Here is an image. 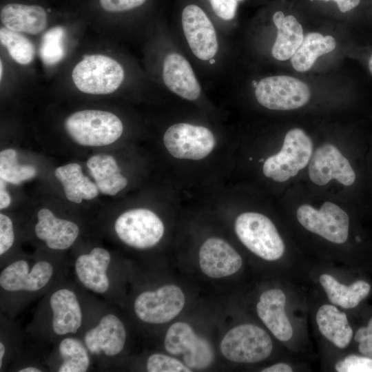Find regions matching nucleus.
Instances as JSON below:
<instances>
[{
	"mask_svg": "<svg viewBox=\"0 0 372 372\" xmlns=\"http://www.w3.org/2000/svg\"><path fill=\"white\" fill-rule=\"evenodd\" d=\"M165 350L172 355L182 354L184 364L191 369H204L214 361L210 343L196 335L187 323L177 322L168 329L164 340Z\"/></svg>",
	"mask_w": 372,
	"mask_h": 372,
	"instance_id": "11",
	"label": "nucleus"
},
{
	"mask_svg": "<svg viewBox=\"0 0 372 372\" xmlns=\"http://www.w3.org/2000/svg\"><path fill=\"white\" fill-rule=\"evenodd\" d=\"M240 254L226 241L218 238H208L199 251V265L208 277L220 278L231 276L241 267Z\"/></svg>",
	"mask_w": 372,
	"mask_h": 372,
	"instance_id": "17",
	"label": "nucleus"
},
{
	"mask_svg": "<svg viewBox=\"0 0 372 372\" xmlns=\"http://www.w3.org/2000/svg\"><path fill=\"white\" fill-rule=\"evenodd\" d=\"M338 372H372V358L350 355L335 365Z\"/></svg>",
	"mask_w": 372,
	"mask_h": 372,
	"instance_id": "34",
	"label": "nucleus"
},
{
	"mask_svg": "<svg viewBox=\"0 0 372 372\" xmlns=\"http://www.w3.org/2000/svg\"><path fill=\"white\" fill-rule=\"evenodd\" d=\"M3 26L12 31L30 34L42 32L48 25V15L41 6L12 3L0 12Z\"/></svg>",
	"mask_w": 372,
	"mask_h": 372,
	"instance_id": "22",
	"label": "nucleus"
},
{
	"mask_svg": "<svg viewBox=\"0 0 372 372\" xmlns=\"http://www.w3.org/2000/svg\"><path fill=\"white\" fill-rule=\"evenodd\" d=\"M161 76L169 91L185 100L196 101L201 95V85L194 69L180 52L166 53L162 61Z\"/></svg>",
	"mask_w": 372,
	"mask_h": 372,
	"instance_id": "15",
	"label": "nucleus"
},
{
	"mask_svg": "<svg viewBox=\"0 0 372 372\" xmlns=\"http://www.w3.org/2000/svg\"><path fill=\"white\" fill-rule=\"evenodd\" d=\"M313 154V142L300 128L290 130L285 135L281 150L264 162L265 176L285 182L297 175L309 163Z\"/></svg>",
	"mask_w": 372,
	"mask_h": 372,
	"instance_id": "4",
	"label": "nucleus"
},
{
	"mask_svg": "<svg viewBox=\"0 0 372 372\" xmlns=\"http://www.w3.org/2000/svg\"><path fill=\"white\" fill-rule=\"evenodd\" d=\"M58 351L61 362L59 372H85L90 365V352L79 340L72 337L63 338L59 344Z\"/></svg>",
	"mask_w": 372,
	"mask_h": 372,
	"instance_id": "29",
	"label": "nucleus"
},
{
	"mask_svg": "<svg viewBox=\"0 0 372 372\" xmlns=\"http://www.w3.org/2000/svg\"><path fill=\"white\" fill-rule=\"evenodd\" d=\"M297 218L306 229L330 242L342 244L347 240L349 216L331 202L324 203L320 209L309 205H302L297 210Z\"/></svg>",
	"mask_w": 372,
	"mask_h": 372,
	"instance_id": "12",
	"label": "nucleus"
},
{
	"mask_svg": "<svg viewBox=\"0 0 372 372\" xmlns=\"http://www.w3.org/2000/svg\"><path fill=\"white\" fill-rule=\"evenodd\" d=\"M147 0H99L102 8L110 12L129 11L143 5Z\"/></svg>",
	"mask_w": 372,
	"mask_h": 372,
	"instance_id": "38",
	"label": "nucleus"
},
{
	"mask_svg": "<svg viewBox=\"0 0 372 372\" xmlns=\"http://www.w3.org/2000/svg\"><path fill=\"white\" fill-rule=\"evenodd\" d=\"M34 232L48 248L65 250L74 243L80 230L74 222L58 218L49 209L42 208L37 213Z\"/></svg>",
	"mask_w": 372,
	"mask_h": 372,
	"instance_id": "20",
	"label": "nucleus"
},
{
	"mask_svg": "<svg viewBox=\"0 0 372 372\" xmlns=\"http://www.w3.org/2000/svg\"><path fill=\"white\" fill-rule=\"evenodd\" d=\"M235 231L242 243L266 260H276L284 254L285 245L271 220L259 213L245 212L235 222Z\"/></svg>",
	"mask_w": 372,
	"mask_h": 372,
	"instance_id": "3",
	"label": "nucleus"
},
{
	"mask_svg": "<svg viewBox=\"0 0 372 372\" xmlns=\"http://www.w3.org/2000/svg\"><path fill=\"white\" fill-rule=\"evenodd\" d=\"M118 238L127 245L145 249L154 247L164 234L160 218L147 209H132L121 214L114 225Z\"/></svg>",
	"mask_w": 372,
	"mask_h": 372,
	"instance_id": "8",
	"label": "nucleus"
},
{
	"mask_svg": "<svg viewBox=\"0 0 372 372\" xmlns=\"http://www.w3.org/2000/svg\"><path fill=\"white\" fill-rule=\"evenodd\" d=\"M354 339L359 343V351L363 355L372 358V318L367 327H361L356 331Z\"/></svg>",
	"mask_w": 372,
	"mask_h": 372,
	"instance_id": "37",
	"label": "nucleus"
},
{
	"mask_svg": "<svg viewBox=\"0 0 372 372\" xmlns=\"http://www.w3.org/2000/svg\"><path fill=\"white\" fill-rule=\"evenodd\" d=\"M64 127L75 143L88 147L110 145L123 131V123L116 114L99 110L75 112L67 117Z\"/></svg>",
	"mask_w": 372,
	"mask_h": 372,
	"instance_id": "1",
	"label": "nucleus"
},
{
	"mask_svg": "<svg viewBox=\"0 0 372 372\" xmlns=\"http://www.w3.org/2000/svg\"><path fill=\"white\" fill-rule=\"evenodd\" d=\"M180 25L186 43L195 58L205 63L216 57L219 51L216 29L200 6L195 3L185 6Z\"/></svg>",
	"mask_w": 372,
	"mask_h": 372,
	"instance_id": "5",
	"label": "nucleus"
},
{
	"mask_svg": "<svg viewBox=\"0 0 372 372\" xmlns=\"http://www.w3.org/2000/svg\"><path fill=\"white\" fill-rule=\"evenodd\" d=\"M125 71L114 59L100 54L84 56L74 68L72 81L81 92L90 94H108L123 83Z\"/></svg>",
	"mask_w": 372,
	"mask_h": 372,
	"instance_id": "2",
	"label": "nucleus"
},
{
	"mask_svg": "<svg viewBox=\"0 0 372 372\" xmlns=\"http://www.w3.org/2000/svg\"><path fill=\"white\" fill-rule=\"evenodd\" d=\"M0 41L10 57L17 63L26 65L30 64L34 60V46L21 33L3 26L0 29Z\"/></svg>",
	"mask_w": 372,
	"mask_h": 372,
	"instance_id": "30",
	"label": "nucleus"
},
{
	"mask_svg": "<svg viewBox=\"0 0 372 372\" xmlns=\"http://www.w3.org/2000/svg\"><path fill=\"white\" fill-rule=\"evenodd\" d=\"M310 96V89L305 83L289 76H267L255 85L257 101L270 110L299 108L308 103Z\"/></svg>",
	"mask_w": 372,
	"mask_h": 372,
	"instance_id": "7",
	"label": "nucleus"
},
{
	"mask_svg": "<svg viewBox=\"0 0 372 372\" xmlns=\"http://www.w3.org/2000/svg\"><path fill=\"white\" fill-rule=\"evenodd\" d=\"M316 322L320 333L337 347L345 348L351 342L353 330L347 315L335 306H321L316 313Z\"/></svg>",
	"mask_w": 372,
	"mask_h": 372,
	"instance_id": "26",
	"label": "nucleus"
},
{
	"mask_svg": "<svg viewBox=\"0 0 372 372\" xmlns=\"http://www.w3.org/2000/svg\"><path fill=\"white\" fill-rule=\"evenodd\" d=\"M163 143L169 153L175 158L200 160L213 150L215 138L205 127L178 123L167 129Z\"/></svg>",
	"mask_w": 372,
	"mask_h": 372,
	"instance_id": "10",
	"label": "nucleus"
},
{
	"mask_svg": "<svg viewBox=\"0 0 372 372\" xmlns=\"http://www.w3.org/2000/svg\"><path fill=\"white\" fill-rule=\"evenodd\" d=\"M11 203V198L6 189V181L1 179L0 181V209L7 208Z\"/></svg>",
	"mask_w": 372,
	"mask_h": 372,
	"instance_id": "39",
	"label": "nucleus"
},
{
	"mask_svg": "<svg viewBox=\"0 0 372 372\" xmlns=\"http://www.w3.org/2000/svg\"><path fill=\"white\" fill-rule=\"evenodd\" d=\"M273 21L277 28V36L271 54L277 60L285 61L293 56L302 43V27L293 16L285 17L281 11L273 14Z\"/></svg>",
	"mask_w": 372,
	"mask_h": 372,
	"instance_id": "23",
	"label": "nucleus"
},
{
	"mask_svg": "<svg viewBox=\"0 0 372 372\" xmlns=\"http://www.w3.org/2000/svg\"><path fill=\"white\" fill-rule=\"evenodd\" d=\"M309 176L318 185H324L335 179L344 185H351L355 174L349 161L333 145L325 143L312 154L309 164Z\"/></svg>",
	"mask_w": 372,
	"mask_h": 372,
	"instance_id": "14",
	"label": "nucleus"
},
{
	"mask_svg": "<svg viewBox=\"0 0 372 372\" xmlns=\"http://www.w3.org/2000/svg\"><path fill=\"white\" fill-rule=\"evenodd\" d=\"M111 260L110 252L100 247L93 248L88 254L80 255L74 262L78 280L92 292L107 293L110 286L107 272Z\"/></svg>",
	"mask_w": 372,
	"mask_h": 372,
	"instance_id": "19",
	"label": "nucleus"
},
{
	"mask_svg": "<svg viewBox=\"0 0 372 372\" xmlns=\"http://www.w3.org/2000/svg\"><path fill=\"white\" fill-rule=\"evenodd\" d=\"M185 298L176 285H167L141 293L134 302V311L141 321L163 324L174 319L184 307Z\"/></svg>",
	"mask_w": 372,
	"mask_h": 372,
	"instance_id": "9",
	"label": "nucleus"
},
{
	"mask_svg": "<svg viewBox=\"0 0 372 372\" xmlns=\"http://www.w3.org/2000/svg\"><path fill=\"white\" fill-rule=\"evenodd\" d=\"M320 282L329 301L344 309L354 308L369 293L370 285L364 280H357L349 286L340 283L329 274H322Z\"/></svg>",
	"mask_w": 372,
	"mask_h": 372,
	"instance_id": "27",
	"label": "nucleus"
},
{
	"mask_svg": "<svg viewBox=\"0 0 372 372\" xmlns=\"http://www.w3.org/2000/svg\"><path fill=\"white\" fill-rule=\"evenodd\" d=\"M86 165L101 193L114 196L126 187L127 179L120 173L112 156L106 154L94 155L87 161Z\"/></svg>",
	"mask_w": 372,
	"mask_h": 372,
	"instance_id": "24",
	"label": "nucleus"
},
{
	"mask_svg": "<svg viewBox=\"0 0 372 372\" xmlns=\"http://www.w3.org/2000/svg\"><path fill=\"white\" fill-rule=\"evenodd\" d=\"M52 312L51 327L59 336L76 333L83 324V312L74 291L61 287L55 290L49 299Z\"/></svg>",
	"mask_w": 372,
	"mask_h": 372,
	"instance_id": "18",
	"label": "nucleus"
},
{
	"mask_svg": "<svg viewBox=\"0 0 372 372\" xmlns=\"http://www.w3.org/2000/svg\"><path fill=\"white\" fill-rule=\"evenodd\" d=\"M286 297L278 289L264 291L256 305L258 316L279 340L287 341L293 335L291 322L285 311Z\"/></svg>",
	"mask_w": 372,
	"mask_h": 372,
	"instance_id": "21",
	"label": "nucleus"
},
{
	"mask_svg": "<svg viewBox=\"0 0 372 372\" xmlns=\"http://www.w3.org/2000/svg\"><path fill=\"white\" fill-rule=\"evenodd\" d=\"M335 45V40L332 36H323L318 32L307 33L291 57L292 66L298 72H306L312 67L318 56L333 51Z\"/></svg>",
	"mask_w": 372,
	"mask_h": 372,
	"instance_id": "28",
	"label": "nucleus"
},
{
	"mask_svg": "<svg viewBox=\"0 0 372 372\" xmlns=\"http://www.w3.org/2000/svg\"><path fill=\"white\" fill-rule=\"evenodd\" d=\"M126 330L121 319L114 313L103 316L96 326L87 330L83 342L90 354L114 357L123 351Z\"/></svg>",
	"mask_w": 372,
	"mask_h": 372,
	"instance_id": "16",
	"label": "nucleus"
},
{
	"mask_svg": "<svg viewBox=\"0 0 372 372\" xmlns=\"http://www.w3.org/2000/svg\"><path fill=\"white\" fill-rule=\"evenodd\" d=\"M54 175L61 183L67 199L72 203H81L83 200H92L99 194L96 183L83 175L78 163L58 167Z\"/></svg>",
	"mask_w": 372,
	"mask_h": 372,
	"instance_id": "25",
	"label": "nucleus"
},
{
	"mask_svg": "<svg viewBox=\"0 0 372 372\" xmlns=\"http://www.w3.org/2000/svg\"><path fill=\"white\" fill-rule=\"evenodd\" d=\"M214 14L220 19L230 21L235 17L237 0H208Z\"/></svg>",
	"mask_w": 372,
	"mask_h": 372,
	"instance_id": "36",
	"label": "nucleus"
},
{
	"mask_svg": "<svg viewBox=\"0 0 372 372\" xmlns=\"http://www.w3.org/2000/svg\"><path fill=\"white\" fill-rule=\"evenodd\" d=\"M6 353V347L2 340L0 342V369H2L4 358Z\"/></svg>",
	"mask_w": 372,
	"mask_h": 372,
	"instance_id": "42",
	"label": "nucleus"
},
{
	"mask_svg": "<svg viewBox=\"0 0 372 372\" xmlns=\"http://www.w3.org/2000/svg\"><path fill=\"white\" fill-rule=\"evenodd\" d=\"M369 68L370 72L372 74V55H371V56L370 58V60H369Z\"/></svg>",
	"mask_w": 372,
	"mask_h": 372,
	"instance_id": "45",
	"label": "nucleus"
},
{
	"mask_svg": "<svg viewBox=\"0 0 372 372\" xmlns=\"http://www.w3.org/2000/svg\"><path fill=\"white\" fill-rule=\"evenodd\" d=\"M292 368L285 363H278L262 370V372H291Z\"/></svg>",
	"mask_w": 372,
	"mask_h": 372,
	"instance_id": "41",
	"label": "nucleus"
},
{
	"mask_svg": "<svg viewBox=\"0 0 372 372\" xmlns=\"http://www.w3.org/2000/svg\"><path fill=\"white\" fill-rule=\"evenodd\" d=\"M149 372H190L192 369L179 360L162 353L152 354L147 360Z\"/></svg>",
	"mask_w": 372,
	"mask_h": 372,
	"instance_id": "33",
	"label": "nucleus"
},
{
	"mask_svg": "<svg viewBox=\"0 0 372 372\" xmlns=\"http://www.w3.org/2000/svg\"><path fill=\"white\" fill-rule=\"evenodd\" d=\"M329 1V0H320ZM337 3L339 10L342 12H348L355 8L360 0H333Z\"/></svg>",
	"mask_w": 372,
	"mask_h": 372,
	"instance_id": "40",
	"label": "nucleus"
},
{
	"mask_svg": "<svg viewBox=\"0 0 372 372\" xmlns=\"http://www.w3.org/2000/svg\"><path fill=\"white\" fill-rule=\"evenodd\" d=\"M54 272L52 264L47 260L30 266L26 260H17L1 270L0 287L10 293L39 291L50 282Z\"/></svg>",
	"mask_w": 372,
	"mask_h": 372,
	"instance_id": "13",
	"label": "nucleus"
},
{
	"mask_svg": "<svg viewBox=\"0 0 372 372\" xmlns=\"http://www.w3.org/2000/svg\"><path fill=\"white\" fill-rule=\"evenodd\" d=\"M237 1H241V0H237Z\"/></svg>",
	"mask_w": 372,
	"mask_h": 372,
	"instance_id": "46",
	"label": "nucleus"
},
{
	"mask_svg": "<svg viewBox=\"0 0 372 372\" xmlns=\"http://www.w3.org/2000/svg\"><path fill=\"white\" fill-rule=\"evenodd\" d=\"M3 63H2V61L1 60L0 61V76H1V80L2 79V76H3Z\"/></svg>",
	"mask_w": 372,
	"mask_h": 372,
	"instance_id": "44",
	"label": "nucleus"
},
{
	"mask_svg": "<svg viewBox=\"0 0 372 372\" xmlns=\"http://www.w3.org/2000/svg\"><path fill=\"white\" fill-rule=\"evenodd\" d=\"M37 175V169L29 165L18 163L17 152L6 149L0 152V178L6 182L18 185Z\"/></svg>",
	"mask_w": 372,
	"mask_h": 372,
	"instance_id": "31",
	"label": "nucleus"
},
{
	"mask_svg": "<svg viewBox=\"0 0 372 372\" xmlns=\"http://www.w3.org/2000/svg\"><path fill=\"white\" fill-rule=\"evenodd\" d=\"M64 37L65 30L61 27H54L43 35L41 43L40 54L46 64H54L63 57Z\"/></svg>",
	"mask_w": 372,
	"mask_h": 372,
	"instance_id": "32",
	"label": "nucleus"
},
{
	"mask_svg": "<svg viewBox=\"0 0 372 372\" xmlns=\"http://www.w3.org/2000/svg\"><path fill=\"white\" fill-rule=\"evenodd\" d=\"M273 344L269 335L261 328L244 324L230 329L220 343L222 354L238 363L261 362L269 356Z\"/></svg>",
	"mask_w": 372,
	"mask_h": 372,
	"instance_id": "6",
	"label": "nucleus"
},
{
	"mask_svg": "<svg viewBox=\"0 0 372 372\" xmlns=\"http://www.w3.org/2000/svg\"><path fill=\"white\" fill-rule=\"evenodd\" d=\"M18 371L19 372H41L42 371V369L39 367L34 366H24L18 369Z\"/></svg>",
	"mask_w": 372,
	"mask_h": 372,
	"instance_id": "43",
	"label": "nucleus"
},
{
	"mask_svg": "<svg viewBox=\"0 0 372 372\" xmlns=\"http://www.w3.org/2000/svg\"><path fill=\"white\" fill-rule=\"evenodd\" d=\"M14 241V227L8 216L0 214V255H4L12 247Z\"/></svg>",
	"mask_w": 372,
	"mask_h": 372,
	"instance_id": "35",
	"label": "nucleus"
}]
</instances>
